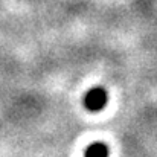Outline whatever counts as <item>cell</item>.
<instances>
[{
    "label": "cell",
    "instance_id": "cell-1",
    "mask_svg": "<svg viewBox=\"0 0 157 157\" xmlns=\"http://www.w3.org/2000/svg\"><path fill=\"white\" fill-rule=\"evenodd\" d=\"M107 101H108V95L102 87H95V89L89 90L84 96V105L90 111L102 110L107 104Z\"/></svg>",
    "mask_w": 157,
    "mask_h": 157
},
{
    "label": "cell",
    "instance_id": "cell-2",
    "mask_svg": "<svg viewBox=\"0 0 157 157\" xmlns=\"http://www.w3.org/2000/svg\"><path fill=\"white\" fill-rule=\"evenodd\" d=\"M84 157H108V148L107 145L102 142H96V144H92L86 153Z\"/></svg>",
    "mask_w": 157,
    "mask_h": 157
}]
</instances>
